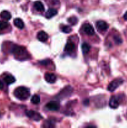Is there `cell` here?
Instances as JSON below:
<instances>
[{
	"instance_id": "obj_20",
	"label": "cell",
	"mask_w": 127,
	"mask_h": 128,
	"mask_svg": "<svg viewBox=\"0 0 127 128\" xmlns=\"http://www.w3.org/2000/svg\"><path fill=\"white\" fill-rule=\"evenodd\" d=\"M9 24L8 22L4 21H0V31H2L3 30H6L8 28Z\"/></svg>"
},
{
	"instance_id": "obj_25",
	"label": "cell",
	"mask_w": 127,
	"mask_h": 128,
	"mask_svg": "<svg viewBox=\"0 0 127 128\" xmlns=\"http://www.w3.org/2000/svg\"><path fill=\"white\" fill-rule=\"evenodd\" d=\"M4 88V84L1 81H0V90H2Z\"/></svg>"
},
{
	"instance_id": "obj_2",
	"label": "cell",
	"mask_w": 127,
	"mask_h": 128,
	"mask_svg": "<svg viewBox=\"0 0 127 128\" xmlns=\"http://www.w3.org/2000/svg\"><path fill=\"white\" fill-rule=\"evenodd\" d=\"M14 94L18 100L24 101L26 100L30 96V91L25 87H19L14 91Z\"/></svg>"
},
{
	"instance_id": "obj_27",
	"label": "cell",
	"mask_w": 127,
	"mask_h": 128,
	"mask_svg": "<svg viewBox=\"0 0 127 128\" xmlns=\"http://www.w3.org/2000/svg\"><path fill=\"white\" fill-rule=\"evenodd\" d=\"M123 18H124L125 20L127 21V11L125 13V14L123 15Z\"/></svg>"
},
{
	"instance_id": "obj_19",
	"label": "cell",
	"mask_w": 127,
	"mask_h": 128,
	"mask_svg": "<svg viewBox=\"0 0 127 128\" xmlns=\"http://www.w3.org/2000/svg\"><path fill=\"white\" fill-rule=\"evenodd\" d=\"M31 101L34 104H38L40 102V97L37 94L34 95L31 98Z\"/></svg>"
},
{
	"instance_id": "obj_24",
	"label": "cell",
	"mask_w": 127,
	"mask_h": 128,
	"mask_svg": "<svg viewBox=\"0 0 127 128\" xmlns=\"http://www.w3.org/2000/svg\"><path fill=\"white\" fill-rule=\"evenodd\" d=\"M50 62H51V61L49 60H46L40 61L39 64L41 65H43V66H47V65L49 64Z\"/></svg>"
},
{
	"instance_id": "obj_11",
	"label": "cell",
	"mask_w": 127,
	"mask_h": 128,
	"mask_svg": "<svg viewBox=\"0 0 127 128\" xmlns=\"http://www.w3.org/2000/svg\"><path fill=\"white\" fill-rule=\"evenodd\" d=\"M109 106L112 109H117L119 106V101L115 96H112L109 101Z\"/></svg>"
},
{
	"instance_id": "obj_13",
	"label": "cell",
	"mask_w": 127,
	"mask_h": 128,
	"mask_svg": "<svg viewBox=\"0 0 127 128\" xmlns=\"http://www.w3.org/2000/svg\"><path fill=\"white\" fill-rule=\"evenodd\" d=\"M57 11L56 10V9L54 8H50L47 10V11L46 13V18L47 19H51V18L54 17L56 15H57Z\"/></svg>"
},
{
	"instance_id": "obj_4",
	"label": "cell",
	"mask_w": 127,
	"mask_h": 128,
	"mask_svg": "<svg viewBox=\"0 0 127 128\" xmlns=\"http://www.w3.org/2000/svg\"><path fill=\"white\" fill-rule=\"evenodd\" d=\"M123 82V81L122 79H117V80H113L108 85L107 90H108V91H110V92H113V91H115L120 85H122Z\"/></svg>"
},
{
	"instance_id": "obj_8",
	"label": "cell",
	"mask_w": 127,
	"mask_h": 128,
	"mask_svg": "<svg viewBox=\"0 0 127 128\" xmlns=\"http://www.w3.org/2000/svg\"><path fill=\"white\" fill-rule=\"evenodd\" d=\"M44 78L45 80L50 84L54 83L57 80L56 75L53 73H46L44 75Z\"/></svg>"
},
{
	"instance_id": "obj_10",
	"label": "cell",
	"mask_w": 127,
	"mask_h": 128,
	"mask_svg": "<svg viewBox=\"0 0 127 128\" xmlns=\"http://www.w3.org/2000/svg\"><path fill=\"white\" fill-rule=\"evenodd\" d=\"M72 91H73V89L70 86H68V87L65 88L64 90H62L61 92L59 93V96H61V98H65V96H69L70 95L72 94Z\"/></svg>"
},
{
	"instance_id": "obj_5",
	"label": "cell",
	"mask_w": 127,
	"mask_h": 128,
	"mask_svg": "<svg viewBox=\"0 0 127 128\" xmlns=\"http://www.w3.org/2000/svg\"><path fill=\"white\" fill-rule=\"evenodd\" d=\"M46 108L49 111H57L59 110L60 105L59 102L56 101H51L46 104Z\"/></svg>"
},
{
	"instance_id": "obj_16",
	"label": "cell",
	"mask_w": 127,
	"mask_h": 128,
	"mask_svg": "<svg viewBox=\"0 0 127 128\" xmlns=\"http://www.w3.org/2000/svg\"><path fill=\"white\" fill-rule=\"evenodd\" d=\"M0 17L3 20H6V21H9V20H11V14L9 11H3L0 14Z\"/></svg>"
},
{
	"instance_id": "obj_14",
	"label": "cell",
	"mask_w": 127,
	"mask_h": 128,
	"mask_svg": "<svg viewBox=\"0 0 127 128\" xmlns=\"http://www.w3.org/2000/svg\"><path fill=\"white\" fill-rule=\"evenodd\" d=\"M34 8L36 11H39V12H43L44 11V6L43 4L41 2V1H36L34 3Z\"/></svg>"
},
{
	"instance_id": "obj_23",
	"label": "cell",
	"mask_w": 127,
	"mask_h": 128,
	"mask_svg": "<svg viewBox=\"0 0 127 128\" xmlns=\"http://www.w3.org/2000/svg\"><path fill=\"white\" fill-rule=\"evenodd\" d=\"M114 41L117 44H122V39H121L120 37H119V36H114Z\"/></svg>"
},
{
	"instance_id": "obj_18",
	"label": "cell",
	"mask_w": 127,
	"mask_h": 128,
	"mask_svg": "<svg viewBox=\"0 0 127 128\" xmlns=\"http://www.w3.org/2000/svg\"><path fill=\"white\" fill-rule=\"evenodd\" d=\"M82 50L83 53L86 54L88 53L90 51V46L88 44L84 42V43L82 44Z\"/></svg>"
},
{
	"instance_id": "obj_9",
	"label": "cell",
	"mask_w": 127,
	"mask_h": 128,
	"mask_svg": "<svg viewBox=\"0 0 127 128\" xmlns=\"http://www.w3.org/2000/svg\"><path fill=\"white\" fill-rule=\"evenodd\" d=\"M75 45L72 41H69L67 42V43L66 44L65 46V51L68 53H72L73 51L75 50Z\"/></svg>"
},
{
	"instance_id": "obj_15",
	"label": "cell",
	"mask_w": 127,
	"mask_h": 128,
	"mask_svg": "<svg viewBox=\"0 0 127 128\" xmlns=\"http://www.w3.org/2000/svg\"><path fill=\"white\" fill-rule=\"evenodd\" d=\"M14 24L15 26L17 28L20 29V30H22L24 27V24L23 21H22V20L19 18H16L14 20Z\"/></svg>"
},
{
	"instance_id": "obj_26",
	"label": "cell",
	"mask_w": 127,
	"mask_h": 128,
	"mask_svg": "<svg viewBox=\"0 0 127 128\" xmlns=\"http://www.w3.org/2000/svg\"><path fill=\"white\" fill-rule=\"evenodd\" d=\"M52 3L54 4H57L59 3V0H52Z\"/></svg>"
},
{
	"instance_id": "obj_6",
	"label": "cell",
	"mask_w": 127,
	"mask_h": 128,
	"mask_svg": "<svg viewBox=\"0 0 127 128\" xmlns=\"http://www.w3.org/2000/svg\"><path fill=\"white\" fill-rule=\"evenodd\" d=\"M83 30L88 36H93L95 34L94 29L90 24H85L83 26Z\"/></svg>"
},
{
	"instance_id": "obj_22",
	"label": "cell",
	"mask_w": 127,
	"mask_h": 128,
	"mask_svg": "<svg viewBox=\"0 0 127 128\" xmlns=\"http://www.w3.org/2000/svg\"><path fill=\"white\" fill-rule=\"evenodd\" d=\"M61 30L62 32H65V33H69L72 31V28L68 26H64L61 28Z\"/></svg>"
},
{
	"instance_id": "obj_3",
	"label": "cell",
	"mask_w": 127,
	"mask_h": 128,
	"mask_svg": "<svg viewBox=\"0 0 127 128\" xmlns=\"http://www.w3.org/2000/svg\"><path fill=\"white\" fill-rule=\"evenodd\" d=\"M25 113H26V115L29 118L31 119L33 121H39L42 119V116L36 111H32V110H29V111L27 110V111H26Z\"/></svg>"
},
{
	"instance_id": "obj_12",
	"label": "cell",
	"mask_w": 127,
	"mask_h": 128,
	"mask_svg": "<svg viewBox=\"0 0 127 128\" xmlns=\"http://www.w3.org/2000/svg\"><path fill=\"white\" fill-rule=\"evenodd\" d=\"M48 35L46 32H45L44 31H39V32L37 33V38L38 39L39 41H40L41 42H46L47 40H48Z\"/></svg>"
},
{
	"instance_id": "obj_17",
	"label": "cell",
	"mask_w": 127,
	"mask_h": 128,
	"mask_svg": "<svg viewBox=\"0 0 127 128\" xmlns=\"http://www.w3.org/2000/svg\"><path fill=\"white\" fill-rule=\"evenodd\" d=\"M4 82H6L7 84L9 85L14 83V82L16 81V80H15L14 77L12 76V75H7V76H5V78H4Z\"/></svg>"
},
{
	"instance_id": "obj_21",
	"label": "cell",
	"mask_w": 127,
	"mask_h": 128,
	"mask_svg": "<svg viewBox=\"0 0 127 128\" xmlns=\"http://www.w3.org/2000/svg\"><path fill=\"white\" fill-rule=\"evenodd\" d=\"M68 21L70 22V24L72 25H75L78 22V19L75 16L70 17L68 19Z\"/></svg>"
},
{
	"instance_id": "obj_1",
	"label": "cell",
	"mask_w": 127,
	"mask_h": 128,
	"mask_svg": "<svg viewBox=\"0 0 127 128\" xmlns=\"http://www.w3.org/2000/svg\"><path fill=\"white\" fill-rule=\"evenodd\" d=\"M11 52L16 58L19 59V60H25L29 57V54L26 50L22 46H14Z\"/></svg>"
},
{
	"instance_id": "obj_7",
	"label": "cell",
	"mask_w": 127,
	"mask_h": 128,
	"mask_svg": "<svg viewBox=\"0 0 127 128\" xmlns=\"http://www.w3.org/2000/svg\"><path fill=\"white\" fill-rule=\"evenodd\" d=\"M96 27L98 30L100 31H105L108 30V25L106 22L103 21H98L96 23Z\"/></svg>"
}]
</instances>
